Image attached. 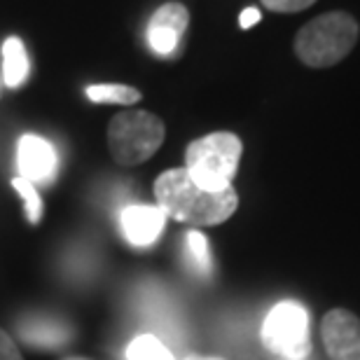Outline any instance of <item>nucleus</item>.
Here are the masks:
<instances>
[{
	"label": "nucleus",
	"mask_w": 360,
	"mask_h": 360,
	"mask_svg": "<svg viewBox=\"0 0 360 360\" xmlns=\"http://www.w3.org/2000/svg\"><path fill=\"white\" fill-rule=\"evenodd\" d=\"M157 206L167 218L185 222L190 227H213L229 220L239 206V194L234 187L225 190H204L190 178L185 169H169L155 180Z\"/></svg>",
	"instance_id": "obj_1"
},
{
	"label": "nucleus",
	"mask_w": 360,
	"mask_h": 360,
	"mask_svg": "<svg viewBox=\"0 0 360 360\" xmlns=\"http://www.w3.org/2000/svg\"><path fill=\"white\" fill-rule=\"evenodd\" d=\"M360 35L349 12H326L304 24L295 35V54L309 68H330L347 59Z\"/></svg>",
	"instance_id": "obj_2"
},
{
	"label": "nucleus",
	"mask_w": 360,
	"mask_h": 360,
	"mask_svg": "<svg viewBox=\"0 0 360 360\" xmlns=\"http://www.w3.org/2000/svg\"><path fill=\"white\" fill-rule=\"evenodd\" d=\"M243 153V143L232 131H215L192 141L185 150V171L204 190L232 187Z\"/></svg>",
	"instance_id": "obj_3"
},
{
	"label": "nucleus",
	"mask_w": 360,
	"mask_h": 360,
	"mask_svg": "<svg viewBox=\"0 0 360 360\" xmlns=\"http://www.w3.org/2000/svg\"><path fill=\"white\" fill-rule=\"evenodd\" d=\"M167 127L155 112L124 110L108 124V148L122 167H139L162 148Z\"/></svg>",
	"instance_id": "obj_4"
},
{
	"label": "nucleus",
	"mask_w": 360,
	"mask_h": 360,
	"mask_svg": "<svg viewBox=\"0 0 360 360\" xmlns=\"http://www.w3.org/2000/svg\"><path fill=\"white\" fill-rule=\"evenodd\" d=\"M262 342L276 356L304 360L311 351L307 309L297 302H278L264 319Z\"/></svg>",
	"instance_id": "obj_5"
},
{
	"label": "nucleus",
	"mask_w": 360,
	"mask_h": 360,
	"mask_svg": "<svg viewBox=\"0 0 360 360\" xmlns=\"http://www.w3.org/2000/svg\"><path fill=\"white\" fill-rule=\"evenodd\" d=\"M321 337L330 360H360V319L347 309L323 316Z\"/></svg>",
	"instance_id": "obj_6"
},
{
	"label": "nucleus",
	"mask_w": 360,
	"mask_h": 360,
	"mask_svg": "<svg viewBox=\"0 0 360 360\" xmlns=\"http://www.w3.org/2000/svg\"><path fill=\"white\" fill-rule=\"evenodd\" d=\"M190 26V12H187L185 5L180 3H167L157 10L153 17H150L148 24V45L150 49L167 59V56H174L178 52L180 42H183V35Z\"/></svg>",
	"instance_id": "obj_7"
},
{
	"label": "nucleus",
	"mask_w": 360,
	"mask_h": 360,
	"mask_svg": "<svg viewBox=\"0 0 360 360\" xmlns=\"http://www.w3.org/2000/svg\"><path fill=\"white\" fill-rule=\"evenodd\" d=\"M56 150L49 141L35 134H24L17 146L19 176L31 180L33 185L49 183L56 174Z\"/></svg>",
	"instance_id": "obj_8"
},
{
	"label": "nucleus",
	"mask_w": 360,
	"mask_h": 360,
	"mask_svg": "<svg viewBox=\"0 0 360 360\" xmlns=\"http://www.w3.org/2000/svg\"><path fill=\"white\" fill-rule=\"evenodd\" d=\"M164 225H167V213L160 206L134 204L122 211V232L136 248L153 246L160 239Z\"/></svg>",
	"instance_id": "obj_9"
},
{
	"label": "nucleus",
	"mask_w": 360,
	"mask_h": 360,
	"mask_svg": "<svg viewBox=\"0 0 360 360\" xmlns=\"http://www.w3.org/2000/svg\"><path fill=\"white\" fill-rule=\"evenodd\" d=\"M31 70V61H28V52L24 42L19 38H7L3 42V82L7 87H21Z\"/></svg>",
	"instance_id": "obj_10"
},
{
	"label": "nucleus",
	"mask_w": 360,
	"mask_h": 360,
	"mask_svg": "<svg viewBox=\"0 0 360 360\" xmlns=\"http://www.w3.org/2000/svg\"><path fill=\"white\" fill-rule=\"evenodd\" d=\"M68 335L70 333L63 326H56V323H49V321L28 323V326L21 330V337H24L31 347H47V349L66 344Z\"/></svg>",
	"instance_id": "obj_11"
},
{
	"label": "nucleus",
	"mask_w": 360,
	"mask_h": 360,
	"mask_svg": "<svg viewBox=\"0 0 360 360\" xmlns=\"http://www.w3.org/2000/svg\"><path fill=\"white\" fill-rule=\"evenodd\" d=\"M87 98L94 103L134 105L141 101V91L129 84H91L87 87Z\"/></svg>",
	"instance_id": "obj_12"
},
{
	"label": "nucleus",
	"mask_w": 360,
	"mask_h": 360,
	"mask_svg": "<svg viewBox=\"0 0 360 360\" xmlns=\"http://www.w3.org/2000/svg\"><path fill=\"white\" fill-rule=\"evenodd\" d=\"M127 360H176L155 335H141L129 344Z\"/></svg>",
	"instance_id": "obj_13"
},
{
	"label": "nucleus",
	"mask_w": 360,
	"mask_h": 360,
	"mask_svg": "<svg viewBox=\"0 0 360 360\" xmlns=\"http://www.w3.org/2000/svg\"><path fill=\"white\" fill-rule=\"evenodd\" d=\"M12 187L21 194V199H24L28 222H31V225H38L40 218H42V199H40L38 187H35L31 180H26L21 176H17L12 180Z\"/></svg>",
	"instance_id": "obj_14"
},
{
	"label": "nucleus",
	"mask_w": 360,
	"mask_h": 360,
	"mask_svg": "<svg viewBox=\"0 0 360 360\" xmlns=\"http://www.w3.org/2000/svg\"><path fill=\"white\" fill-rule=\"evenodd\" d=\"M187 250H190L192 260L199 264V269H208L211 267V250H208V239L197 229H192L187 234Z\"/></svg>",
	"instance_id": "obj_15"
},
{
	"label": "nucleus",
	"mask_w": 360,
	"mask_h": 360,
	"mask_svg": "<svg viewBox=\"0 0 360 360\" xmlns=\"http://www.w3.org/2000/svg\"><path fill=\"white\" fill-rule=\"evenodd\" d=\"M262 3L271 12L292 14V12H302V10H307V7H311L316 0H262Z\"/></svg>",
	"instance_id": "obj_16"
},
{
	"label": "nucleus",
	"mask_w": 360,
	"mask_h": 360,
	"mask_svg": "<svg viewBox=\"0 0 360 360\" xmlns=\"http://www.w3.org/2000/svg\"><path fill=\"white\" fill-rule=\"evenodd\" d=\"M0 360H24L17 342H14L3 328H0Z\"/></svg>",
	"instance_id": "obj_17"
},
{
	"label": "nucleus",
	"mask_w": 360,
	"mask_h": 360,
	"mask_svg": "<svg viewBox=\"0 0 360 360\" xmlns=\"http://www.w3.org/2000/svg\"><path fill=\"white\" fill-rule=\"evenodd\" d=\"M260 19H262V14H260L257 7H246V10L239 14V26L241 28H250V26H255Z\"/></svg>",
	"instance_id": "obj_18"
},
{
	"label": "nucleus",
	"mask_w": 360,
	"mask_h": 360,
	"mask_svg": "<svg viewBox=\"0 0 360 360\" xmlns=\"http://www.w3.org/2000/svg\"><path fill=\"white\" fill-rule=\"evenodd\" d=\"M68 360H84V358H68Z\"/></svg>",
	"instance_id": "obj_19"
},
{
	"label": "nucleus",
	"mask_w": 360,
	"mask_h": 360,
	"mask_svg": "<svg viewBox=\"0 0 360 360\" xmlns=\"http://www.w3.org/2000/svg\"><path fill=\"white\" fill-rule=\"evenodd\" d=\"M187 360H201V358H187Z\"/></svg>",
	"instance_id": "obj_20"
}]
</instances>
